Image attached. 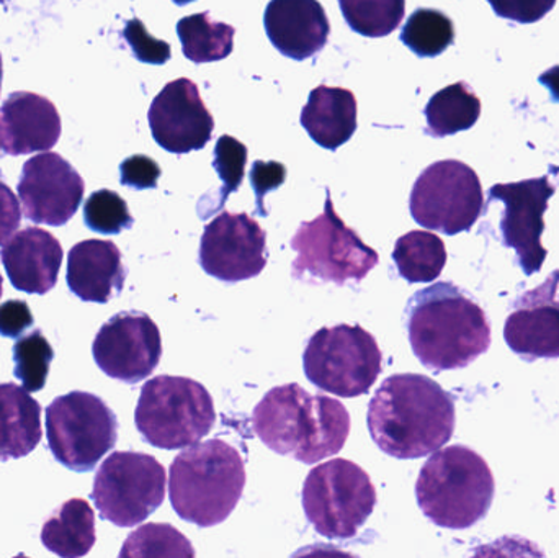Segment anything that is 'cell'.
<instances>
[{"instance_id": "484cf974", "label": "cell", "mask_w": 559, "mask_h": 558, "mask_svg": "<svg viewBox=\"0 0 559 558\" xmlns=\"http://www.w3.org/2000/svg\"><path fill=\"white\" fill-rule=\"evenodd\" d=\"M424 114L430 136H452L475 127L481 115V100L468 84L456 82L433 94Z\"/></svg>"}, {"instance_id": "5bb4252c", "label": "cell", "mask_w": 559, "mask_h": 558, "mask_svg": "<svg viewBox=\"0 0 559 558\" xmlns=\"http://www.w3.org/2000/svg\"><path fill=\"white\" fill-rule=\"evenodd\" d=\"M269 261L267 235L248 213L223 212L205 226L199 262L226 284L258 277Z\"/></svg>"}, {"instance_id": "7402d4cb", "label": "cell", "mask_w": 559, "mask_h": 558, "mask_svg": "<svg viewBox=\"0 0 559 558\" xmlns=\"http://www.w3.org/2000/svg\"><path fill=\"white\" fill-rule=\"evenodd\" d=\"M127 268L120 249L111 241L87 239L69 251V290L91 304H108L123 292Z\"/></svg>"}, {"instance_id": "cb8c5ba5", "label": "cell", "mask_w": 559, "mask_h": 558, "mask_svg": "<svg viewBox=\"0 0 559 558\" xmlns=\"http://www.w3.org/2000/svg\"><path fill=\"white\" fill-rule=\"evenodd\" d=\"M41 438V405L23 387L0 383V462L26 458Z\"/></svg>"}, {"instance_id": "5b68a950", "label": "cell", "mask_w": 559, "mask_h": 558, "mask_svg": "<svg viewBox=\"0 0 559 558\" xmlns=\"http://www.w3.org/2000/svg\"><path fill=\"white\" fill-rule=\"evenodd\" d=\"M495 477L481 455L465 446L436 451L424 464L416 498L424 517L445 530H468L488 517Z\"/></svg>"}, {"instance_id": "4fadbf2b", "label": "cell", "mask_w": 559, "mask_h": 558, "mask_svg": "<svg viewBox=\"0 0 559 558\" xmlns=\"http://www.w3.org/2000/svg\"><path fill=\"white\" fill-rule=\"evenodd\" d=\"M92 354L105 376L136 385L159 366L163 337L153 318L141 311H123L100 328Z\"/></svg>"}, {"instance_id": "83f0119b", "label": "cell", "mask_w": 559, "mask_h": 558, "mask_svg": "<svg viewBox=\"0 0 559 558\" xmlns=\"http://www.w3.org/2000/svg\"><path fill=\"white\" fill-rule=\"evenodd\" d=\"M235 26L215 22L210 12L186 16L177 23V35L182 41L187 59L195 64L223 61L235 48Z\"/></svg>"}, {"instance_id": "74e56055", "label": "cell", "mask_w": 559, "mask_h": 558, "mask_svg": "<svg viewBox=\"0 0 559 558\" xmlns=\"http://www.w3.org/2000/svg\"><path fill=\"white\" fill-rule=\"evenodd\" d=\"M286 167L283 164L265 163V161H255L251 170V183L258 197L259 213L267 215L264 210V197L272 190L278 189L285 182Z\"/></svg>"}, {"instance_id": "ee69618b", "label": "cell", "mask_w": 559, "mask_h": 558, "mask_svg": "<svg viewBox=\"0 0 559 558\" xmlns=\"http://www.w3.org/2000/svg\"><path fill=\"white\" fill-rule=\"evenodd\" d=\"M2 275H0V297H2Z\"/></svg>"}, {"instance_id": "603a6c76", "label": "cell", "mask_w": 559, "mask_h": 558, "mask_svg": "<svg viewBox=\"0 0 559 558\" xmlns=\"http://www.w3.org/2000/svg\"><path fill=\"white\" fill-rule=\"evenodd\" d=\"M357 98L348 88L319 85L301 111L306 133L324 150L344 146L357 131Z\"/></svg>"}, {"instance_id": "f1b7e54d", "label": "cell", "mask_w": 559, "mask_h": 558, "mask_svg": "<svg viewBox=\"0 0 559 558\" xmlns=\"http://www.w3.org/2000/svg\"><path fill=\"white\" fill-rule=\"evenodd\" d=\"M347 25L367 38H383L400 28L406 0H338Z\"/></svg>"}, {"instance_id": "7a4b0ae2", "label": "cell", "mask_w": 559, "mask_h": 558, "mask_svg": "<svg viewBox=\"0 0 559 558\" xmlns=\"http://www.w3.org/2000/svg\"><path fill=\"white\" fill-rule=\"evenodd\" d=\"M406 328L414 356L427 369H465L491 347L485 310L452 282L417 290L407 301Z\"/></svg>"}, {"instance_id": "8992f818", "label": "cell", "mask_w": 559, "mask_h": 558, "mask_svg": "<svg viewBox=\"0 0 559 558\" xmlns=\"http://www.w3.org/2000/svg\"><path fill=\"white\" fill-rule=\"evenodd\" d=\"M215 422L209 390L186 377L159 376L144 383L134 412L144 441L166 451L197 444L212 432Z\"/></svg>"}, {"instance_id": "d590c367", "label": "cell", "mask_w": 559, "mask_h": 558, "mask_svg": "<svg viewBox=\"0 0 559 558\" xmlns=\"http://www.w3.org/2000/svg\"><path fill=\"white\" fill-rule=\"evenodd\" d=\"M496 15L515 23L540 22L554 10L557 0H488Z\"/></svg>"}, {"instance_id": "ba28073f", "label": "cell", "mask_w": 559, "mask_h": 558, "mask_svg": "<svg viewBox=\"0 0 559 558\" xmlns=\"http://www.w3.org/2000/svg\"><path fill=\"white\" fill-rule=\"evenodd\" d=\"M302 369L312 385L342 399L367 395L383 369L377 340L358 324L322 328L302 354Z\"/></svg>"}, {"instance_id": "d6a6232c", "label": "cell", "mask_w": 559, "mask_h": 558, "mask_svg": "<svg viewBox=\"0 0 559 558\" xmlns=\"http://www.w3.org/2000/svg\"><path fill=\"white\" fill-rule=\"evenodd\" d=\"M124 556H195L192 546L186 537L180 536L179 531L170 526H150L138 530L124 544L120 553Z\"/></svg>"}, {"instance_id": "d6986e66", "label": "cell", "mask_w": 559, "mask_h": 558, "mask_svg": "<svg viewBox=\"0 0 559 558\" xmlns=\"http://www.w3.org/2000/svg\"><path fill=\"white\" fill-rule=\"evenodd\" d=\"M61 136L55 104L33 92H13L0 107V146L7 154L48 151Z\"/></svg>"}, {"instance_id": "3957f363", "label": "cell", "mask_w": 559, "mask_h": 558, "mask_svg": "<svg viewBox=\"0 0 559 558\" xmlns=\"http://www.w3.org/2000/svg\"><path fill=\"white\" fill-rule=\"evenodd\" d=\"M255 435L275 454L312 465L342 451L350 415L331 396H312L298 383L275 387L252 416Z\"/></svg>"}, {"instance_id": "44dd1931", "label": "cell", "mask_w": 559, "mask_h": 558, "mask_svg": "<svg viewBox=\"0 0 559 558\" xmlns=\"http://www.w3.org/2000/svg\"><path fill=\"white\" fill-rule=\"evenodd\" d=\"M0 259L16 290L45 295L58 282L61 242L45 229L25 228L3 242Z\"/></svg>"}, {"instance_id": "1f68e13d", "label": "cell", "mask_w": 559, "mask_h": 558, "mask_svg": "<svg viewBox=\"0 0 559 558\" xmlns=\"http://www.w3.org/2000/svg\"><path fill=\"white\" fill-rule=\"evenodd\" d=\"M84 222L92 231L100 235H120L133 226L128 203L114 190H97L84 205Z\"/></svg>"}, {"instance_id": "d4e9b609", "label": "cell", "mask_w": 559, "mask_h": 558, "mask_svg": "<svg viewBox=\"0 0 559 558\" xmlns=\"http://www.w3.org/2000/svg\"><path fill=\"white\" fill-rule=\"evenodd\" d=\"M95 513L81 498H72L51 514L41 530V543L62 558L87 556L95 546Z\"/></svg>"}, {"instance_id": "b9f144b4", "label": "cell", "mask_w": 559, "mask_h": 558, "mask_svg": "<svg viewBox=\"0 0 559 558\" xmlns=\"http://www.w3.org/2000/svg\"><path fill=\"white\" fill-rule=\"evenodd\" d=\"M176 5L183 7L187 5V3L195 2V0H173Z\"/></svg>"}, {"instance_id": "8d00e7d4", "label": "cell", "mask_w": 559, "mask_h": 558, "mask_svg": "<svg viewBox=\"0 0 559 558\" xmlns=\"http://www.w3.org/2000/svg\"><path fill=\"white\" fill-rule=\"evenodd\" d=\"M159 164L144 154L128 157L120 166V180L123 186L136 190L156 189L160 177Z\"/></svg>"}, {"instance_id": "ffe728a7", "label": "cell", "mask_w": 559, "mask_h": 558, "mask_svg": "<svg viewBox=\"0 0 559 558\" xmlns=\"http://www.w3.org/2000/svg\"><path fill=\"white\" fill-rule=\"evenodd\" d=\"M265 32L280 55L305 61L324 49L331 23L318 0H271Z\"/></svg>"}, {"instance_id": "52a82bcc", "label": "cell", "mask_w": 559, "mask_h": 558, "mask_svg": "<svg viewBox=\"0 0 559 558\" xmlns=\"http://www.w3.org/2000/svg\"><path fill=\"white\" fill-rule=\"evenodd\" d=\"M292 249L298 252L292 264L293 277L319 284L361 282L380 262L378 252L335 213L329 189L324 212L299 225L292 238Z\"/></svg>"}, {"instance_id": "2e32d148", "label": "cell", "mask_w": 559, "mask_h": 558, "mask_svg": "<svg viewBox=\"0 0 559 558\" xmlns=\"http://www.w3.org/2000/svg\"><path fill=\"white\" fill-rule=\"evenodd\" d=\"M84 192L81 174L59 154H38L23 164L19 197L23 213L33 223L66 225L78 212Z\"/></svg>"}, {"instance_id": "ac0fdd59", "label": "cell", "mask_w": 559, "mask_h": 558, "mask_svg": "<svg viewBox=\"0 0 559 558\" xmlns=\"http://www.w3.org/2000/svg\"><path fill=\"white\" fill-rule=\"evenodd\" d=\"M504 340L527 363L559 359V269L512 304Z\"/></svg>"}, {"instance_id": "4316f807", "label": "cell", "mask_w": 559, "mask_h": 558, "mask_svg": "<svg viewBox=\"0 0 559 558\" xmlns=\"http://www.w3.org/2000/svg\"><path fill=\"white\" fill-rule=\"evenodd\" d=\"M393 261L409 284H430L442 274L447 249L439 236L429 231H409L394 245Z\"/></svg>"}, {"instance_id": "60d3db41", "label": "cell", "mask_w": 559, "mask_h": 558, "mask_svg": "<svg viewBox=\"0 0 559 558\" xmlns=\"http://www.w3.org/2000/svg\"><path fill=\"white\" fill-rule=\"evenodd\" d=\"M538 81L550 91L551 98H554L555 102H559V64L545 71L544 74L538 78Z\"/></svg>"}, {"instance_id": "6da1fadb", "label": "cell", "mask_w": 559, "mask_h": 558, "mask_svg": "<svg viewBox=\"0 0 559 558\" xmlns=\"http://www.w3.org/2000/svg\"><path fill=\"white\" fill-rule=\"evenodd\" d=\"M367 422L371 439L384 454L401 461L426 458L452 439L455 403L429 377L397 373L374 393Z\"/></svg>"}, {"instance_id": "9c48e42d", "label": "cell", "mask_w": 559, "mask_h": 558, "mask_svg": "<svg viewBox=\"0 0 559 558\" xmlns=\"http://www.w3.org/2000/svg\"><path fill=\"white\" fill-rule=\"evenodd\" d=\"M377 507V490L364 468L334 459L309 472L302 485L306 520L328 539L357 536Z\"/></svg>"}, {"instance_id": "7c38bea8", "label": "cell", "mask_w": 559, "mask_h": 558, "mask_svg": "<svg viewBox=\"0 0 559 558\" xmlns=\"http://www.w3.org/2000/svg\"><path fill=\"white\" fill-rule=\"evenodd\" d=\"M478 174L462 161L427 167L414 183L409 210L424 228L455 236L469 231L485 210Z\"/></svg>"}, {"instance_id": "277c9868", "label": "cell", "mask_w": 559, "mask_h": 558, "mask_svg": "<svg viewBox=\"0 0 559 558\" xmlns=\"http://www.w3.org/2000/svg\"><path fill=\"white\" fill-rule=\"evenodd\" d=\"M246 487L238 449L213 439L186 448L170 465L169 495L180 520L199 527L225 523Z\"/></svg>"}, {"instance_id": "836d02e7", "label": "cell", "mask_w": 559, "mask_h": 558, "mask_svg": "<svg viewBox=\"0 0 559 558\" xmlns=\"http://www.w3.org/2000/svg\"><path fill=\"white\" fill-rule=\"evenodd\" d=\"M246 164H248V147L241 141L228 134L216 141L213 167L223 180V189L219 190V202L215 210L222 209L228 197L239 189L245 179Z\"/></svg>"}, {"instance_id": "ab89813d", "label": "cell", "mask_w": 559, "mask_h": 558, "mask_svg": "<svg viewBox=\"0 0 559 558\" xmlns=\"http://www.w3.org/2000/svg\"><path fill=\"white\" fill-rule=\"evenodd\" d=\"M20 222H22V210H20L19 200L9 186L0 180V245L16 231Z\"/></svg>"}, {"instance_id": "f546056e", "label": "cell", "mask_w": 559, "mask_h": 558, "mask_svg": "<svg viewBox=\"0 0 559 558\" xmlns=\"http://www.w3.org/2000/svg\"><path fill=\"white\" fill-rule=\"evenodd\" d=\"M455 39L453 22L436 9H417L407 19L401 41L419 58H436L442 55Z\"/></svg>"}, {"instance_id": "e0dca14e", "label": "cell", "mask_w": 559, "mask_h": 558, "mask_svg": "<svg viewBox=\"0 0 559 558\" xmlns=\"http://www.w3.org/2000/svg\"><path fill=\"white\" fill-rule=\"evenodd\" d=\"M147 120L156 143L174 154L203 150L215 131V118L195 82L187 78L170 81L156 95Z\"/></svg>"}, {"instance_id": "4dcf8cb0", "label": "cell", "mask_w": 559, "mask_h": 558, "mask_svg": "<svg viewBox=\"0 0 559 558\" xmlns=\"http://www.w3.org/2000/svg\"><path fill=\"white\" fill-rule=\"evenodd\" d=\"M52 359L55 351L51 344L43 336L41 331L35 330L16 341L13 346V376L22 382L23 389L39 392L45 389Z\"/></svg>"}, {"instance_id": "30bf717a", "label": "cell", "mask_w": 559, "mask_h": 558, "mask_svg": "<svg viewBox=\"0 0 559 558\" xmlns=\"http://www.w3.org/2000/svg\"><path fill=\"white\" fill-rule=\"evenodd\" d=\"M46 435L56 461L84 474L117 444L118 419L100 396L71 392L46 408Z\"/></svg>"}, {"instance_id": "7bdbcfd3", "label": "cell", "mask_w": 559, "mask_h": 558, "mask_svg": "<svg viewBox=\"0 0 559 558\" xmlns=\"http://www.w3.org/2000/svg\"><path fill=\"white\" fill-rule=\"evenodd\" d=\"M2 78H3L2 55H0V91H2Z\"/></svg>"}, {"instance_id": "e575fe53", "label": "cell", "mask_w": 559, "mask_h": 558, "mask_svg": "<svg viewBox=\"0 0 559 558\" xmlns=\"http://www.w3.org/2000/svg\"><path fill=\"white\" fill-rule=\"evenodd\" d=\"M124 39L138 61L146 64L163 66L173 56L170 45L164 39H156L147 33L146 26L140 19L130 20L124 26Z\"/></svg>"}, {"instance_id": "f35d334b", "label": "cell", "mask_w": 559, "mask_h": 558, "mask_svg": "<svg viewBox=\"0 0 559 558\" xmlns=\"http://www.w3.org/2000/svg\"><path fill=\"white\" fill-rule=\"evenodd\" d=\"M33 327V314L22 300H9L0 305V336L19 337Z\"/></svg>"}, {"instance_id": "9a60e30c", "label": "cell", "mask_w": 559, "mask_h": 558, "mask_svg": "<svg viewBox=\"0 0 559 558\" xmlns=\"http://www.w3.org/2000/svg\"><path fill=\"white\" fill-rule=\"evenodd\" d=\"M557 192L550 177L496 183L489 189V200L504 203L501 219L502 242L518 252L519 265L525 275L540 271L548 251L542 245L545 231V212Z\"/></svg>"}, {"instance_id": "8fae6325", "label": "cell", "mask_w": 559, "mask_h": 558, "mask_svg": "<svg viewBox=\"0 0 559 558\" xmlns=\"http://www.w3.org/2000/svg\"><path fill=\"white\" fill-rule=\"evenodd\" d=\"M166 468L143 452H114L95 475L92 500L102 520L134 527L151 517L166 498Z\"/></svg>"}]
</instances>
